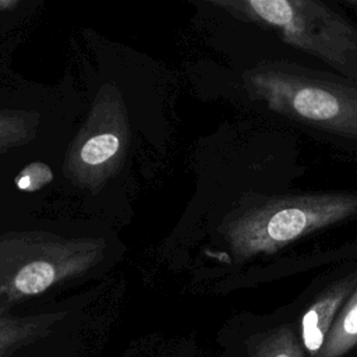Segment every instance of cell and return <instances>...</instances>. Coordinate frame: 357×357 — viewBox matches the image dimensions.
Masks as SVG:
<instances>
[{"instance_id": "obj_10", "label": "cell", "mask_w": 357, "mask_h": 357, "mask_svg": "<svg viewBox=\"0 0 357 357\" xmlns=\"http://www.w3.org/2000/svg\"><path fill=\"white\" fill-rule=\"evenodd\" d=\"M251 357H304L300 342L289 328L264 336L252 349Z\"/></svg>"}, {"instance_id": "obj_1", "label": "cell", "mask_w": 357, "mask_h": 357, "mask_svg": "<svg viewBox=\"0 0 357 357\" xmlns=\"http://www.w3.org/2000/svg\"><path fill=\"white\" fill-rule=\"evenodd\" d=\"M102 237H66L45 230L0 234V300L13 307L77 280L106 255Z\"/></svg>"}, {"instance_id": "obj_6", "label": "cell", "mask_w": 357, "mask_h": 357, "mask_svg": "<svg viewBox=\"0 0 357 357\" xmlns=\"http://www.w3.org/2000/svg\"><path fill=\"white\" fill-rule=\"evenodd\" d=\"M357 287V275H351L332 286L319 297L301 318V339L305 350L315 356L321 351L325 337L336 318V312Z\"/></svg>"}, {"instance_id": "obj_2", "label": "cell", "mask_w": 357, "mask_h": 357, "mask_svg": "<svg viewBox=\"0 0 357 357\" xmlns=\"http://www.w3.org/2000/svg\"><path fill=\"white\" fill-rule=\"evenodd\" d=\"M244 85L251 98L272 112L357 138V81L265 63L245 71Z\"/></svg>"}, {"instance_id": "obj_7", "label": "cell", "mask_w": 357, "mask_h": 357, "mask_svg": "<svg viewBox=\"0 0 357 357\" xmlns=\"http://www.w3.org/2000/svg\"><path fill=\"white\" fill-rule=\"evenodd\" d=\"M64 315L61 311L14 315L11 307L0 300V357H8L46 337Z\"/></svg>"}, {"instance_id": "obj_13", "label": "cell", "mask_w": 357, "mask_h": 357, "mask_svg": "<svg viewBox=\"0 0 357 357\" xmlns=\"http://www.w3.org/2000/svg\"><path fill=\"white\" fill-rule=\"evenodd\" d=\"M336 1L343 3V4H347V6H350V7H353V8L357 10V0H336Z\"/></svg>"}, {"instance_id": "obj_4", "label": "cell", "mask_w": 357, "mask_h": 357, "mask_svg": "<svg viewBox=\"0 0 357 357\" xmlns=\"http://www.w3.org/2000/svg\"><path fill=\"white\" fill-rule=\"evenodd\" d=\"M357 215V194H315L271 199L225 227L233 255L245 259L273 252L314 230Z\"/></svg>"}, {"instance_id": "obj_3", "label": "cell", "mask_w": 357, "mask_h": 357, "mask_svg": "<svg viewBox=\"0 0 357 357\" xmlns=\"http://www.w3.org/2000/svg\"><path fill=\"white\" fill-rule=\"evenodd\" d=\"M247 20L357 81V26L324 0H236Z\"/></svg>"}, {"instance_id": "obj_12", "label": "cell", "mask_w": 357, "mask_h": 357, "mask_svg": "<svg viewBox=\"0 0 357 357\" xmlns=\"http://www.w3.org/2000/svg\"><path fill=\"white\" fill-rule=\"evenodd\" d=\"M15 1H17V0H0V11L10 8L11 6L15 4Z\"/></svg>"}, {"instance_id": "obj_5", "label": "cell", "mask_w": 357, "mask_h": 357, "mask_svg": "<svg viewBox=\"0 0 357 357\" xmlns=\"http://www.w3.org/2000/svg\"><path fill=\"white\" fill-rule=\"evenodd\" d=\"M130 137L128 112L121 91L113 84H105L66 151V178L79 190L98 194L120 172Z\"/></svg>"}, {"instance_id": "obj_11", "label": "cell", "mask_w": 357, "mask_h": 357, "mask_svg": "<svg viewBox=\"0 0 357 357\" xmlns=\"http://www.w3.org/2000/svg\"><path fill=\"white\" fill-rule=\"evenodd\" d=\"M208 1H211V3H213V4H216V6H219V7H222V8H225V10H227L229 13L234 14L236 17L245 18V17H244V13H243V10H241V7H240V4H238L236 0H208Z\"/></svg>"}, {"instance_id": "obj_9", "label": "cell", "mask_w": 357, "mask_h": 357, "mask_svg": "<svg viewBox=\"0 0 357 357\" xmlns=\"http://www.w3.org/2000/svg\"><path fill=\"white\" fill-rule=\"evenodd\" d=\"M39 121L33 110L0 109V155L29 144L38 134Z\"/></svg>"}, {"instance_id": "obj_8", "label": "cell", "mask_w": 357, "mask_h": 357, "mask_svg": "<svg viewBox=\"0 0 357 357\" xmlns=\"http://www.w3.org/2000/svg\"><path fill=\"white\" fill-rule=\"evenodd\" d=\"M357 344V287L336 315L321 349V357H340Z\"/></svg>"}]
</instances>
